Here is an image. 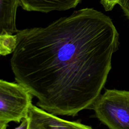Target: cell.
Here are the masks:
<instances>
[{"mask_svg":"<svg viewBox=\"0 0 129 129\" xmlns=\"http://www.w3.org/2000/svg\"><path fill=\"white\" fill-rule=\"evenodd\" d=\"M11 66L16 81L56 115L75 116L100 95L119 34L110 18L84 8L44 27L18 30Z\"/></svg>","mask_w":129,"mask_h":129,"instance_id":"cell-1","label":"cell"},{"mask_svg":"<svg viewBox=\"0 0 129 129\" xmlns=\"http://www.w3.org/2000/svg\"><path fill=\"white\" fill-rule=\"evenodd\" d=\"M33 95L24 86L0 81V129H7L11 121L20 122L28 117Z\"/></svg>","mask_w":129,"mask_h":129,"instance_id":"cell-2","label":"cell"},{"mask_svg":"<svg viewBox=\"0 0 129 129\" xmlns=\"http://www.w3.org/2000/svg\"><path fill=\"white\" fill-rule=\"evenodd\" d=\"M93 106L96 117L109 129H129V91L106 89Z\"/></svg>","mask_w":129,"mask_h":129,"instance_id":"cell-3","label":"cell"},{"mask_svg":"<svg viewBox=\"0 0 129 129\" xmlns=\"http://www.w3.org/2000/svg\"><path fill=\"white\" fill-rule=\"evenodd\" d=\"M28 120L27 129H93L80 122L61 118L33 104L29 110Z\"/></svg>","mask_w":129,"mask_h":129,"instance_id":"cell-4","label":"cell"},{"mask_svg":"<svg viewBox=\"0 0 129 129\" xmlns=\"http://www.w3.org/2000/svg\"><path fill=\"white\" fill-rule=\"evenodd\" d=\"M82 0H19V6L27 11L47 13L75 8Z\"/></svg>","mask_w":129,"mask_h":129,"instance_id":"cell-5","label":"cell"},{"mask_svg":"<svg viewBox=\"0 0 129 129\" xmlns=\"http://www.w3.org/2000/svg\"><path fill=\"white\" fill-rule=\"evenodd\" d=\"M19 0H0V35H14L16 27V13Z\"/></svg>","mask_w":129,"mask_h":129,"instance_id":"cell-6","label":"cell"},{"mask_svg":"<svg viewBox=\"0 0 129 129\" xmlns=\"http://www.w3.org/2000/svg\"><path fill=\"white\" fill-rule=\"evenodd\" d=\"M16 46V40L14 35H0V54L5 56L12 53Z\"/></svg>","mask_w":129,"mask_h":129,"instance_id":"cell-7","label":"cell"},{"mask_svg":"<svg viewBox=\"0 0 129 129\" xmlns=\"http://www.w3.org/2000/svg\"><path fill=\"white\" fill-rule=\"evenodd\" d=\"M118 0H100V3L106 11H109L113 9L114 6L118 4Z\"/></svg>","mask_w":129,"mask_h":129,"instance_id":"cell-8","label":"cell"},{"mask_svg":"<svg viewBox=\"0 0 129 129\" xmlns=\"http://www.w3.org/2000/svg\"><path fill=\"white\" fill-rule=\"evenodd\" d=\"M118 4L120 6L125 15L129 19V0H118Z\"/></svg>","mask_w":129,"mask_h":129,"instance_id":"cell-9","label":"cell"},{"mask_svg":"<svg viewBox=\"0 0 129 129\" xmlns=\"http://www.w3.org/2000/svg\"><path fill=\"white\" fill-rule=\"evenodd\" d=\"M28 126V118H24L20 123V124L15 128L14 129H27Z\"/></svg>","mask_w":129,"mask_h":129,"instance_id":"cell-10","label":"cell"}]
</instances>
